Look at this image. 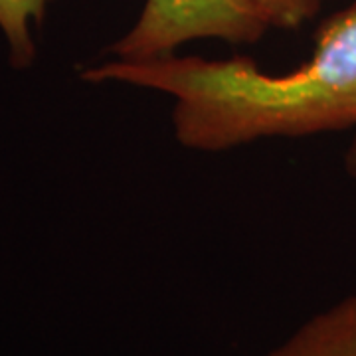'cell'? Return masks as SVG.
Here are the masks:
<instances>
[{"label":"cell","instance_id":"cell-1","mask_svg":"<svg viewBox=\"0 0 356 356\" xmlns=\"http://www.w3.org/2000/svg\"><path fill=\"white\" fill-rule=\"evenodd\" d=\"M88 83H127L175 99L172 129L192 151L218 153L273 137L356 127V2L329 16L305 64L267 74L254 60L177 56L111 60L81 72Z\"/></svg>","mask_w":356,"mask_h":356},{"label":"cell","instance_id":"cell-2","mask_svg":"<svg viewBox=\"0 0 356 356\" xmlns=\"http://www.w3.org/2000/svg\"><path fill=\"white\" fill-rule=\"evenodd\" d=\"M267 30L248 0H145L137 22L111 54L115 60L143 62L177 54L196 40L255 44Z\"/></svg>","mask_w":356,"mask_h":356},{"label":"cell","instance_id":"cell-3","mask_svg":"<svg viewBox=\"0 0 356 356\" xmlns=\"http://www.w3.org/2000/svg\"><path fill=\"white\" fill-rule=\"evenodd\" d=\"M266 356H356V293L305 321Z\"/></svg>","mask_w":356,"mask_h":356},{"label":"cell","instance_id":"cell-4","mask_svg":"<svg viewBox=\"0 0 356 356\" xmlns=\"http://www.w3.org/2000/svg\"><path fill=\"white\" fill-rule=\"evenodd\" d=\"M56 0H0V32L8 42L10 64L30 67L36 58L34 26L42 24L46 10Z\"/></svg>","mask_w":356,"mask_h":356},{"label":"cell","instance_id":"cell-5","mask_svg":"<svg viewBox=\"0 0 356 356\" xmlns=\"http://www.w3.org/2000/svg\"><path fill=\"white\" fill-rule=\"evenodd\" d=\"M267 28L295 30L318 13L323 0H248Z\"/></svg>","mask_w":356,"mask_h":356},{"label":"cell","instance_id":"cell-6","mask_svg":"<svg viewBox=\"0 0 356 356\" xmlns=\"http://www.w3.org/2000/svg\"><path fill=\"white\" fill-rule=\"evenodd\" d=\"M344 165H346L348 175L356 180V139L353 140V145H350V149H348V153H346Z\"/></svg>","mask_w":356,"mask_h":356}]
</instances>
